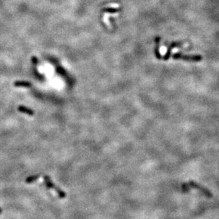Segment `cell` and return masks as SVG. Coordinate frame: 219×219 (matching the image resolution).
Masks as SVG:
<instances>
[{"label":"cell","instance_id":"cell-1","mask_svg":"<svg viewBox=\"0 0 219 219\" xmlns=\"http://www.w3.org/2000/svg\"><path fill=\"white\" fill-rule=\"evenodd\" d=\"M155 55H156V57L158 59H162L164 60H168L170 57H172L174 59H181L184 60L193 62L200 61L202 60V57L201 55H188L182 54V53H171L170 52H168L164 56H161V55H160L157 53H155Z\"/></svg>","mask_w":219,"mask_h":219},{"label":"cell","instance_id":"cell-2","mask_svg":"<svg viewBox=\"0 0 219 219\" xmlns=\"http://www.w3.org/2000/svg\"><path fill=\"white\" fill-rule=\"evenodd\" d=\"M43 178H44V182H45V186H46L48 188L50 189V190H55V192L57 193L60 198L65 199V197H66V194H65V193L63 192V190H60V188H58L56 185H55L54 184H53V182H52L51 180V177L47 176V175H45V176L43 177Z\"/></svg>","mask_w":219,"mask_h":219},{"label":"cell","instance_id":"cell-3","mask_svg":"<svg viewBox=\"0 0 219 219\" xmlns=\"http://www.w3.org/2000/svg\"><path fill=\"white\" fill-rule=\"evenodd\" d=\"M189 186H190V187H192V188H194V189H196V190H199L201 192L203 193L205 196H206L207 197H209V198H211V197H212V194L210 192V191H208V190H206V189L204 188V187L201 186L200 184H197V183L194 182H192V181H190V182L188 183Z\"/></svg>","mask_w":219,"mask_h":219},{"label":"cell","instance_id":"cell-4","mask_svg":"<svg viewBox=\"0 0 219 219\" xmlns=\"http://www.w3.org/2000/svg\"><path fill=\"white\" fill-rule=\"evenodd\" d=\"M18 110H19L20 112L30 115V116H32V115L34 114V111H33L32 109L27 108V107H26L24 106H19L18 107Z\"/></svg>","mask_w":219,"mask_h":219},{"label":"cell","instance_id":"cell-5","mask_svg":"<svg viewBox=\"0 0 219 219\" xmlns=\"http://www.w3.org/2000/svg\"><path fill=\"white\" fill-rule=\"evenodd\" d=\"M15 87H31V84L27 81H17L14 84Z\"/></svg>","mask_w":219,"mask_h":219},{"label":"cell","instance_id":"cell-6","mask_svg":"<svg viewBox=\"0 0 219 219\" xmlns=\"http://www.w3.org/2000/svg\"><path fill=\"white\" fill-rule=\"evenodd\" d=\"M40 177L39 174H35V175H32V176H30L27 177L26 179V182L28 183V184H31V183H33L36 181Z\"/></svg>","mask_w":219,"mask_h":219},{"label":"cell","instance_id":"cell-7","mask_svg":"<svg viewBox=\"0 0 219 219\" xmlns=\"http://www.w3.org/2000/svg\"><path fill=\"white\" fill-rule=\"evenodd\" d=\"M189 190H190V186H189L188 184L187 183H184L182 185V191L183 193H186L188 192Z\"/></svg>","mask_w":219,"mask_h":219},{"label":"cell","instance_id":"cell-8","mask_svg":"<svg viewBox=\"0 0 219 219\" xmlns=\"http://www.w3.org/2000/svg\"><path fill=\"white\" fill-rule=\"evenodd\" d=\"M31 60H32V63L34 65H36L37 63H39V60H38V58L35 56L32 57V58H31Z\"/></svg>","mask_w":219,"mask_h":219},{"label":"cell","instance_id":"cell-9","mask_svg":"<svg viewBox=\"0 0 219 219\" xmlns=\"http://www.w3.org/2000/svg\"><path fill=\"white\" fill-rule=\"evenodd\" d=\"M2 213V208H0V214H1Z\"/></svg>","mask_w":219,"mask_h":219}]
</instances>
